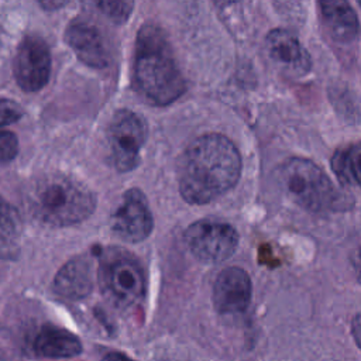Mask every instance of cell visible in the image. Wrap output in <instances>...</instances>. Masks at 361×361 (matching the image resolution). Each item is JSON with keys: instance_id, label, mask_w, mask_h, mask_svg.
Wrapping results in <instances>:
<instances>
[{"instance_id": "8992f818", "label": "cell", "mask_w": 361, "mask_h": 361, "mask_svg": "<svg viewBox=\"0 0 361 361\" xmlns=\"http://www.w3.org/2000/svg\"><path fill=\"white\" fill-rule=\"evenodd\" d=\"M185 243L199 261L216 264L234 254L238 245V233L226 221L202 219L186 228Z\"/></svg>"}, {"instance_id": "8fae6325", "label": "cell", "mask_w": 361, "mask_h": 361, "mask_svg": "<svg viewBox=\"0 0 361 361\" xmlns=\"http://www.w3.org/2000/svg\"><path fill=\"white\" fill-rule=\"evenodd\" d=\"M65 41L79 61L96 69L109 65V51L100 30L85 18L72 20L65 30Z\"/></svg>"}, {"instance_id": "3957f363", "label": "cell", "mask_w": 361, "mask_h": 361, "mask_svg": "<svg viewBox=\"0 0 361 361\" xmlns=\"http://www.w3.org/2000/svg\"><path fill=\"white\" fill-rule=\"evenodd\" d=\"M30 214L48 227H69L86 220L96 209L94 193L80 180L63 173L35 179L25 196Z\"/></svg>"}, {"instance_id": "ba28073f", "label": "cell", "mask_w": 361, "mask_h": 361, "mask_svg": "<svg viewBox=\"0 0 361 361\" xmlns=\"http://www.w3.org/2000/svg\"><path fill=\"white\" fill-rule=\"evenodd\" d=\"M13 71L17 85L24 92L41 90L51 75V54L47 42L38 35H27L17 48Z\"/></svg>"}, {"instance_id": "d6986e66", "label": "cell", "mask_w": 361, "mask_h": 361, "mask_svg": "<svg viewBox=\"0 0 361 361\" xmlns=\"http://www.w3.org/2000/svg\"><path fill=\"white\" fill-rule=\"evenodd\" d=\"M18 154V140L14 133L0 128V162H10Z\"/></svg>"}, {"instance_id": "9c48e42d", "label": "cell", "mask_w": 361, "mask_h": 361, "mask_svg": "<svg viewBox=\"0 0 361 361\" xmlns=\"http://www.w3.org/2000/svg\"><path fill=\"white\" fill-rule=\"evenodd\" d=\"M154 227L152 213L147 197L140 189H130L111 214V230L124 241L140 243L145 240Z\"/></svg>"}, {"instance_id": "7a4b0ae2", "label": "cell", "mask_w": 361, "mask_h": 361, "mask_svg": "<svg viewBox=\"0 0 361 361\" xmlns=\"http://www.w3.org/2000/svg\"><path fill=\"white\" fill-rule=\"evenodd\" d=\"M137 92L149 103L166 106L186 90L178 59L166 32L155 24H144L137 34L133 61Z\"/></svg>"}, {"instance_id": "603a6c76", "label": "cell", "mask_w": 361, "mask_h": 361, "mask_svg": "<svg viewBox=\"0 0 361 361\" xmlns=\"http://www.w3.org/2000/svg\"><path fill=\"white\" fill-rule=\"evenodd\" d=\"M213 1H216V3L220 4V6H227V4H230V3H233V1H235V0H213Z\"/></svg>"}, {"instance_id": "5bb4252c", "label": "cell", "mask_w": 361, "mask_h": 361, "mask_svg": "<svg viewBox=\"0 0 361 361\" xmlns=\"http://www.w3.org/2000/svg\"><path fill=\"white\" fill-rule=\"evenodd\" d=\"M319 6L327 31L334 41L348 44L357 38L358 17L348 0H319Z\"/></svg>"}, {"instance_id": "52a82bcc", "label": "cell", "mask_w": 361, "mask_h": 361, "mask_svg": "<svg viewBox=\"0 0 361 361\" xmlns=\"http://www.w3.org/2000/svg\"><path fill=\"white\" fill-rule=\"evenodd\" d=\"M100 282L106 292L124 306L142 299L145 275L141 265L127 254H114L100 268Z\"/></svg>"}, {"instance_id": "ac0fdd59", "label": "cell", "mask_w": 361, "mask_h": 361, "mask_svg": "<svg viewBox=\"0 0 361 361\" xmlns=\"http://www.w3.org/2000/svg\"><path fill=\"white\" fill-rule=\"evenodd\" d=\"M23 231V221L18 210L0 196V240L4 243L16 241Z\"/></svg>"}, {"instance_id": "6da1fadb", "label": "cell", "mask_w": 361, "mask_h": 361, "mask_svg": "<svg viewBox=\"0 0 361 361\" xmlns=\"http://www.w3.org/2000/svg\"><path fill=\"white\" fill-rule=\"evenodd\" d=\"M240 175L241 155L233 141L223 134H204L189 144L179 161V192L192 204H206L228 192Z\"/></svg>"}, {"instance_id": "44dd1931", "label": "cell", "mask_w": 361, "mask_h": 361, "mask_svg": "<svg viewBox=\"0 0 361 361\" xmlns=\"http://www.w3.org/2000/svg\"><path fill=\"white\" fill-rule=\"evenodd\" d=\"M39 3V6L45 10H58L61 7H63L69 0H37Z\"/></svg>"}, {"instance_id": "7c38bea8", "label": "cell", "mask_w": 361, "mask_h": 361, "mask_svg": "<svg viewBox=\"0 0 361 361\" xmlns=\"http://www.w3.org/2000/svg\"><path fill=\"white\" fill-rule=\"evenodd\" d=\"M265 44L269 56L293 76H303L312 69V58L309 52L289 30H271Z\"/></svg>"}, {"instance_id": "ffe728a7", "label": "cell", "mask_w": 361, "mask_h": 361, "mask_svg": "<svg viewBox=\"0 0 361 361\" xmlns=\"http://www.w3.org/2000/svg\"><path fill=\"white\" fill-rule=\"evenodd\" d=\"M24 111L14 100L0 99V128L18 121Z\"/></svg>"}, {"instance_id": "5b68a950", "label": "cell", "mask_w": 361, "mask_h": 361, "mask_svg": "<svg viewBox=\"0 0 361 361\" xmlns=\"http://www.w3.org/2000/svg\"><path fill=\"white\" fill-rule=\"evenodd\" d=\"M106 140L113 166L120 172H128L138 165L147 140L145 120L133 110L121 109L111 117Z\"/></svg>"}, {"instance_id": "e0dca14e", "label": "cell", "mask_w": 361, "mask_h": 361, "mask_svg": "<svg viewBox=\"0 0 361 361\" xmlns=\"http://www.w3.org/2000/svg\"><path fill=\"white\" fill-rule=\"evenodd\" d=\"M82 4L110 23L123 24L131 16L134 0H82Z\"/></svg>"}, {"instance_id": "30bf717a", "label": "cell", "mask_w": 361, "mask_h": 361, "mask_svg": "<svg viewBox=\"0 0 361 361\" xmlns=\"http://www.w3.org/2000/svg\"><path fill=\"white\" fill-rule=\"evenodd\" d=\"M250 275L238 267L224 268L213 285V306L221 314L243 313L251 300Z\"/></svg>"}, {"instance_id": "4fadbf2b", "label": "cell", "mask_w": 361, "mask_h": 361, "mask_svg": "<svg viewBox=\"0 0 361 361\" xmlns=\"http://www.w3.org/2000/svg\"><path fill=\"white\" fill-rule=\"evenodd\" d=\"M93 271L86 257L69 259L54 278V290L66 299H82L92 292Z\"/></svg>"}, {"instance_id": "277c9868", "label": "cell", "mask_w": 361, "mask_h": 361, "mask_svg": "<svg viewBox=\"0 0 361 361\" xmlns=\"http://www.w3.org/2000/svg\"><path fill=\"white\" fill-rule=\"evenodd\" d=\"M279 180L285 193L306 210L322 212L338 204V192L324 171L310 159H286L279 169Z\"/></svg>"}, {"instance_id": "9a60e30c", "label": "cell", "mask_w": 361, "mask_h": 361, "mask_svg": "<svg viewBox=\"0 0 361 361\" xmlns=\"http://www.w3.org/2000/svg\"><path fill=\"white\" fill-rule=\"evenodd\" d=\"M37 355L44 358H72L82 353L80 340L62 327L44 324L32 343Z\"/></svg>"}, {"instance_id": "7402d4cb", "label": "cell", "mask_w": 361, "mask_h": 361, "mask_svg": "<svg viewBox=\"0 0 361 361\" xmlns=\"http://www.w3.org/2000/svg\"><path fill=\"white\" fill-rule=\"evenodd\" d=\"M103 361H133L130 357H127L126 354L123 353H117V351H113V353H109L104 355Z\"/></svg>"}, {"instance_id": "2e32d148", "label": "cell", "mask_w": 361, "mask_h": 361, "mask_svg": "<svg viewBox=\"0 0 361 361\" xmlns=\"http://www.w3.org/2000/svg\"><path fill=\"white\" fill-rule=\"evenodd\" d=\"M331 169L343 186L360 185V145L350 144L338 148L331 157Z\"/></svg>"}]
</instances>
